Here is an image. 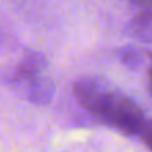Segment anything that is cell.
Here are the masks:
<instances>
[{"label":"cell","mask_w":152,"mask_h":152,"mask_svg":"<svg viewBox=\"0 0 152 152\" xmlns=\"http://www.w3.org/2000/svg\"><path fill=\"white\" fill-rule=\"evenodd\" d=\"M133 15L126 24V33L142 43H152V0H130Z\"/></svg>","instance_id":"obj_3"},{"label":"cell","mask_w":152,"mask_h":152,"mask_svg":"<svg viewBox=\"0 0 152 152\" xmlns=\"http://www.w3.org/2000/svg\"><path fill=\"white\" fill-rule=\"evenodd\" d=\"M140 137H142L143 143L152 151V120H148V123H146L143 132L140 133Z\"/></svg>","instance_id":"obj_6"},{"label":"cell","mask_w":152,"mask_h":152,"mask_svg":"<svg viewBox=\"0 0 152 152\" xmlns=\"http://www.w3.org/2000/svg\"><path fill=\"white\" fill-rule=\"evenodd\" d=\"M48 58L42 52H27L16 64L6 66L0 71V80L10 87L15 83L43 75L48 69Z\"/></svg>","instance_id":"obj_2"},{"label":"cell","mask_w":152,"mask_h":152,"mask_svg":"<svg viewBox=\"0 0 152 152\" xmlns=\"http://www.w3.org/2000/svg\"><path fill=\"white\" fill-rule=\"evenodd\" d=\"M10 87L28 102L40 106L49 105L55 96V84L46 74L15 83Z\"/></svg>","instance_id":"obj_4"},{"label":"cell","mask_w":152,"mask_h":152,"mask_svg":"<svg viewBox=\"0 0 152 152\" xmlns=\"http://www.w3.org/2000/svg\"><path fill=\"white\" fill-rule=\"evenodd\" d=\"M72 92L84 111L127 136H140L148 123L143 109L136 102L102 77L86 75L75 80Z\"/></svg>","instance_id":"obj_1"},{"label":"cell","mask_w":152,"mask_h":152,"mask_svg":"<svg viewBox=\"0 0 152 152\" xmlns=\"http://www.w3.org/2000/svg\"><path fill=\"white\" fill-rule=\"evenodd\" d=\"M120 62L129 69H139L143 64V55L137 48H123L120 50Z\"/></svg>","instance_id":"obj_5"},{"label":"cell","mask_w":152,"mask_h":152,"mask_svg":"<svg viewBox=\"0 0 152 152\" xmlns=\"http://www.w3.org/2000/svg\"><path fill=\"white\" fill-rule=\"evenodd\" d=\"M148 81H149V84H148V90H149V93H151V96H152V52L149 53V69H148Z\"/></svg>","instance_id":"obj_7"}]
</instances>
